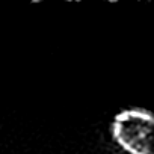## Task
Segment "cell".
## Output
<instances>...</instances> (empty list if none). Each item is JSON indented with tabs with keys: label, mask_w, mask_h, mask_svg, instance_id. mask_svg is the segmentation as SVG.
<instances>
[{
	"label": "cell",
	"mask_w": 154,
	"mask_h": 154,
	"mask_svg": "<svg viewBox=\"0 0 154 154\" xmlns=\"http://www.w3.org/2000/svg\"><path fill=\"white\" fill-rule=\"evenodd\" d=\"M154 118L146 109H125L112 121V137L127 154H152Z\"/></svg>",
	"instance_id": "cell-1"
}]
</instances>
